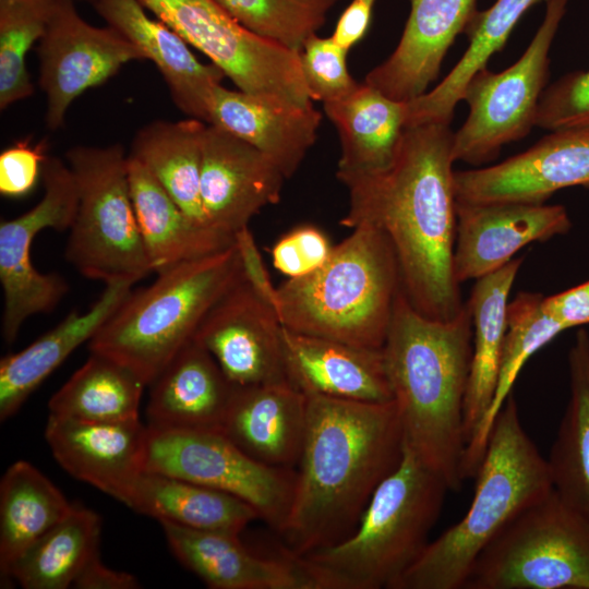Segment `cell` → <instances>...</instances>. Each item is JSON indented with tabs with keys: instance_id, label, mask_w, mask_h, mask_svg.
<instances>
[{
	"instance_id": "obj_41",
	"label": "cell",
	"mask_w": 589,
	"mask_h": 589,
	"mask_svg": "<svg viewBox=\"0 0 589 589\" xmlns=\"http://www.w3.org/2000/svg\"><path fill=\"white\" fill-rule=\"evenodd\" d=\"M348 50L332 37L312 35L300 51L301 70L312 101L323 104L339 99L351 92L358 82L347 67Z\"/></svg>"
},
{
	"instance_id": "obj_44",
	"label": "cell",
	"mask_w": 589,
	"mask_h": 589,
	"mask_svg": "<svg viewBox=\"0 0 589 589\" xmlns=\"http://www.w3.org/2000/svg\"><path fill=\"white\" fill-rule=\"evenodd\" d=\"M43 141L32 143L26 137L13 143L0 154V193L19 199L31 193L41 179L43 165L48 155Z\"/></svg>"
},
{
	"instance_id": "obj_47",
	"label": "cell",
	"mask_w": 589,
	"mask_h": 589,
	"mask_svg": "<svg viewBox=\"0 0 589 589\" xmlns=\"http://www.w3.org/2000/svg\"><path fill=\"white\" fill-rule=\"evenodd\" d=\"M376 0H351L338 19L332 38L349 50L365 35Z\"/></svg>"
},
{
	"instance_id": "obj_32",
	"label": "cell",
	"mask_w": 589,
	"mask_h": 589,
	"mask_svg": "<svg viewBox=\"0 0 589 589\" xmlns=\"http://www.w3.org/2000/svg\"><path fill=\"white\" fill-rule=\"evenodd\" d=\"M542 1L546 0H496L486 10L477 11L465 31L469 45L460 60L432 91L406 103V127L450 124L470 79L504 47L522 15Z\"/></svg>"
},
{
	"instance_id": "obj_27",
	"label": "cell",
	"mask_w": 589,
	"mask_h": 589,
	"mask_svg": "<svg viewBox=\"0 0 589 589\" xmlns=\"http://www.w3.org/2000/svg\"><path fill=\"white\" fill-rule=\"evenodd\" d=\"M131 197L153 273L204 257L236 243V237L191 219L137 159L128 156Z\"/></svg>"
},
{
	"instance_id": "obj_8",
	"label": "cell",
	"mask_w": 589,
	"mask_h": 589,
	"mask_svg": "<svg viewBox=\"0 0 589 589\" xmlns=\"http://www.w3.org/2000/svg\"><path fill=\"white\" fill-rule=\"evenodd\" d=\"M65 158L79 191L67 261L83 276L105 285H134L153 272L131 197L123 147L75 146Z\"/></svg>"
},
{
	"instance_id": "obj_6",
	"label": "cell",
	"mask_w": 589,
	"mask_h": 589,
	"mask_svg": "<svg viewBox=\"0 0 589 589\" xmlns=\"http://www.w3.org/2000/svg\"><path fill=\"white\" fill-rule=\"evenodd\" d=\"M352 230L321 267L278 286L275 308L291 332L382 349L401 288L399 267L382 231Z\"/></svg>"
},
{
	"instance_id": "obj_18",
	"label": "cell",
	"mask_w": 589,
	"mask_h": 589,
	"mask_svg": "<svg viewBox=\"0 0 589 589\" xmlns=\"http://www.w3.org/2000/svg\"><path fill=\"white\" fill-rule=\"evenodd\" d=\"M453 272L458 284L489 275L525 245L566 235L572 220L563 205L457 201Z\"/></svg>"
},
{
	"instance_id": "obj_48",
	"label": "cell",
	"mask_w": 589,
	"mask_h": 589,
	"mask_svg": "<svg viewBox=\"0 0 589 589\" xmlns=\"http://www.w3.org/2000/svg\"><path fill=\"white\" fill-rule=\"evenodd\" d=\"M77 589H135L140 582L132 574L105 566L99 553L85 565L73 582Z\"/></svg>"
},
{
	"instance_id": "obj_1",
	"label": "cell",
	"mask_w": 589,
	"mask_h": 589,
	"mask_svg": "<svg viewBox=\"0 0 589 589\" xmlns=\"http://www.w3.org/2000/svg\"><path fill=\"white\" fill-rule=\"evenodd\" d=\"M453 134L449 124L407 127L389 167L339 179L349 192L340 225L382 231L395 252L408 301L437 321L454 318L465 305L453 272L457 232Z\"/></svg>"
},
{
	"instance_id": "obj_31",
	"label": "cell",
	"mask_w": 589,
	"mask_h": 589,
	"mask_svg": "<svg viewBox=\"0 0 589 589\" xmlns=\"http://www.w3.org/2000/svg\"><path fill=\"white\" fill-rule=\"evenodd\" d=\"M129 507L159 522L236 536L260 518L253 506L235 495L148 471L140 477Z\"/></svg>"
},
{
	"instance_id": "obj_33",
	"label": "cell",
	"mask_w": 589,
	"mask_h": 589,
	"mask_svg": "<svg viewBox=\"0 0 589 589\" xmlns=\"http://www.w3.org/2000/svg\"><path fill=\"white\" fill-rule=\"evenodd\" d=\"M570 396L546 459L552 488L589 524V333L579 329L568 352Z\"/></svg>"
},
{
	"instance_id": "obj_12",
	"label": "cell",
	"mask_w": 589,
	"mask_h": 589,
	"mask_svg": "<svg viewBox=\"0 0 589 589\" xmlns=\"http://www.w3.org/2000/svg\"><path fill=\"white\" fill-rule=\"evenodd\" d=\"M147 429L145 471L235 495L279 532L290 507L294 471L259 462L219 430Z\"/></svg>"
},
{
	"instance_id": "obj_26",
	"label": "cell",
	"mask_w": 589,
	"mask_h": 589,
	"mask_svg": "<svg viewBox=\"0 0 589 589\" xmlns=\"http://www.w3.org/2000/svg\"><path fill=\"white\" fill-rule=\"evenodd\" d=\"M149 387L147 426L220 430L237 386L213 356L192 339Z\"/></svg>"
},
{
	"instance_id": "obj_5",
	"label": "cell",
	"mask_w": 589,
	"mask_h": 589,
	"mask_svg": "<svg viewBox=\"0 0 589 589\" xmlns=\"http://www.w3.org/2000/svg\"><path fill=\"white\" fill-rule=\"evenodd\" d=\"M447 491L445 480L406 444L353 532L298 558L317 589H393L428 545Z\"/></svg>"
},
{
	"instance_id": "obj_29",
	"label": "cell",
	"mask_w": 589,
	"mask_h": 589,
	"mask_svg": "<svg viewBox=\"0 0 589 589\" xmlns=\"http://www.w3.org/2000/svg\"><path fill=\"white\" fill-rule=\"evenodd\" d=\"M323 108L340 141L338 180L389 167L406 128V103L363 82L344 97L323 104Z\"/></svg>"
},
{
	"instance_id": "obj_4",
	"label": "cell",
	"mask_w": 589,
	"mask_h": 589,
	"mask_svg": "<svg viewBox=\"0 0 589 589\" xmlns=\"http://www.w3.org/2000/svg\"><path fill=\"white\" fill-rule=\"evenodd\" d=\"M465 516L430 541L393 589H464L481 552L552 488L546 458L522 428L510 393L489 435Z\"/></svg>"
},
{
	"instance_id": "obj_16",
	"label": "cell",
	"mask_w": 589,
	"mask_h": 589,
	"mask_svg": "<svg viewBox=\"0 0 589 589\" xmlns=\"http://www.w3.org/2000/svg\"><path fill=\"white\" fill-rule=\"evenodd\" d=\"M457 201L544 203L570 187L589 189V128L551 131L500 164L454 172Z\"/></svg>"
},
{
	"instance_id": "obj_38",
	"label": "cell",
	"mask_w": 589,
	"mask_h": 589,
	"mask_svg": "<svg viewBox=\"0 0 589 589\" xmlns=\"http://www.w3.org/2000/svg\"><path fill=\"white\" fill-rule=\"evenodd\" d=\"M145 386L129 368L91 352L86 362L49 399V414L96 422L137 420Z\"/></svg>"
},
{
	"instance_id": "obj_10",
	"label": "cell",
	"mask_w": 589,
	"mask_h": 589,
	"mask_svg": "<svg viewBox=\"0 0 589 589\" xmlns=\"http://www.w3.org/2000/svg\"><path fill=\"white\" fill-rule=\"evenodd\" d=\"M139 1L203 52L238 89L284 106L313 104L300 51L251 32L216 0Z\"/></svg>"
},
{
	"instance_id": "obj_28",
	"label": "cell",
	"mask_w": 589,
	"mask_h": 589,
	"mask_svg": "<svg viewBox=\"0 0 589 589\" xmlns=\"http://www.w3.org/2000/svg\"><path fill=\"white\" fill-rule=\"evenodd\" d=\"M132 284L106 285L84 312H70L56 327L0 361V419L17 412L29 395L83 342L89 341L132 290Z\"/></svg>"
},
{
	"instance_id": "obj_9",
	"label": "cell",
	"mask_w": 589,
	"mask_h": 589,
	"mask_svg": "<svg viewBox=\"0 0 589 589\" xmlns=\"http://www.w3.org/2000/svg\"><path fill=\"white\" fill-rule=\"evenodd\" d=\"M464 589H589V524L552 490L481 552Z\"/></svg>"
},
{
	"instance_id": "obj_22",
	"label": "cell",
	"mask_w": 589,
	"mask_h": 589,
	"mask_svg": "<svg viewBox=\"0 0 589 589\" xmlns=\"http://www.w3.org/2000/svg\"><path fill=\"white\" fill-rule=\"evenodd\" d=\"M160 525L175 556L212 589H317L296 557L260 556L236 534Z\"/></svg>"
},
{
	"instance_id": "obj_14",
	"label": "cell",
	"mask_w": 589,
	"mask_h": 589,
	"mask_svg": "<svg viewBox=\"0 0 589 589\" xmlns=\"http://www.w3.org/2000/svg\"><path fill=\"white\" fill-rule=\"evenodd\" d=\"M37 55L49 130L63 124L70 105L84 92L104 84L125 63L144 59L119 31L87 23L73 0L57 1Z\"/></svg>"
},
{
	"instance_id": "obj_30",
	"label": "cell",
	"mask_w": 589,
	"mask_h": 589,
	"mask_svg": "<svg viewBox=\"0 0 589 589\" xmlns=\"http://www.w3.org/2000/svg\"><path fill=\"white\" fill-rule=\"evenodd\" d=\"M524 259L477 279L469 300L473 336L470 373L464 405L467 444L486 414L497 385L508 297Z\"/></svg>"
},
{
	"instance_id": "obj_46",
	"label": "cell",
	"mask_w": 589,
	"mask_h": 589,
	"mask_svg": "<svg viewBox=\"0 0 589 589\" xmlns=\"http://www.w3.org/2000/svg\"><path fill=\"white\" fill-rule=\"evenodd\" d=\"M236 242L241 254L245 278L275 305L277 287H274L269 278L249 227L236 233Z\"/></svg>"
},
{
	"instance_id": "obj_34",
	"label": "cell",
	"mask_w": 589,
	"mask_h": 589,
	"mask_svg": "<svg viewBox=\"0 0 589 589\" xmlns=\"http://www.w3.org/2000/svg\"><path fill=\"white\" fill-rule=\"evenodd\" d=\"M206 125L195 118L176 122L156 120L137 131L130 153L149 170L183 212L203 226H209L201 199Z\"/></svg>"
},
{
	"instance_id": "obj_7",
	"label": "cell",
	"mask_w": 589,
	"mask_h": 589,
	"mask_svg": "<svg viewBox=\"0 0 589 589\" xmlns=\"http://www.w3.org/2000/svg\"><path fill=\"white\" fill-rule=\"evenodd\" d=\"M243 275L237 242L163 271L149 286L129 292L88 348L129 368L149 386Z\"/></svg>"
},
{
	"instance_id": "obj_11",
	"label": "cell",
	"mask_w": 589,
	"mask_h": 589,
	"mask_svg": "<svg viewBox=\"0 0 589 589\" xmlns=\"http://www.w3.org/2000/svg\"><path fill=\"white\" fill-rule=\"evenodd\" d=\"M568 0H546L545 14L526 51L509 68H486L468 82L462 100L469 113L453 134L454 160L481 165L536 127L538 106L549 77L550 49L567 11Z\"/></svg>"
},
{
	"instance_id": "obj_24",
	"label": "cell",
	"mask_w": 589,
	"mask_h": 589,
	"mask_svg": "<svg viewBox=\"0 0 589 589\" xmlns=\"http://www.w3.org/2000/svg\"><path fill=\"white\" fill-rule=\"evenodd\" d=\"M290 381L304 394L383 404L393 401L382 349L304 335L284 327Z\"/></svg>"
},
{
	"instance_id": "obj_20",
	"label": "cell",
	"mask_w": 589,
	"mask_h": 589,
	"mask_svg": "<svg viewBox=\"0 0 589 589\" xmlns=\"http://www.w3.org/2000/svg\"><path fill=\"white\" fill-rule=\"evenodd\" d=\"M477 11V0H410L398 45L366 74L364 83L397 101L420 97L437 77L447 50Z\"/></svg>"
},
{
	"instance_id": "obj_40",
	"label": "cell",
	"mask_w": 589,
	"mask_h": 589,
	"mask_svg": "<svg viewBox=\"0 0 589 589\" xmlns=\"http://www.w3.org/2000/svg\"><path fill=\"white\" fill-rule=\"evenodd\" d=\"M251 32L301 51L340 0H216Z\"/></svg>"
},
{
	"instance_id": "obj_43",
	"label": "cell",
	"mask_w": 589,
	"mask_h": 589,
	"mask_svg": "<svg viewBox=\"0 0 589 589\" xmlns=\"http://www.w3.org/2000/svg\"><path fill=\"white\" fill-rule=\"evenodd\" d=\"M333 248L322 229L310 224L299 225L274 243L271 250L272 263L288 278H296L321 267Z\"/></svg>"
},
{
	"instance_id": "obj_42",
	"label": "cell",
	"mask_w": 589,
	"mask_h": 589,
	"mask_svg": "<svg viewBox=\"0 0 589 589\" xmlns=\"http://www.w3.org/2000/svg\"><path fill=\"white\" fill-rule=\"evenodd\" d=\"M536 127L550 132L589 128V70L568 73L544 89Z\"/></svg>"
},
{
	"instance_id": "obj_3",
	"label": "cell",
	"mask_w": 589,
	"mask_h": 589,
	"mask_svg": "<svg viewBox=\"0 0 589 589\" xmlns=\"http://www.w3.org/2000/svg\"><path fill=\"white\" fill-rule=\"evenodd\" d=\"M473 326L467 303L448 321L429 318L397 293L382 351L405 444L450 491L466 481L464 405Z\"/></svg>"
},
{
	"instance_id": "obj_25",
	"label": "cell",
	"mask_w": 589,
	"mask_h": 589,
	"mask_svg": "<svg viewBox=\"0 0 589 589\" xmlns=\"http://www.w3.org/2000/svg\"><path fill=\"white\" fill-rule=\"evenodd\" d=\"M321 121L322 113L313 104L284 106L218 85L211 99L207 124L251 144L289 179L314 145Z\"/></svg>"
},
{
	"instance_id": "obj_21",
	"label": "cell",
	"mask_w": 589,
	"mask_h": 589,
	"mask_svg": "<svg viewBox=\"0 0 589 589\" xmlns=\"http://www.w3.org/2000/svg\"><path fill=\"white\" fill-rule=\"evenodd\" d=\"M107 25L123 34L159 70L176 106L207 123L209 104L225 73L200 62L189 44L160 20L147 15L139 0H92Z\"/></svg>"
},
{
	"instance_id": "obj_45",
	"label": "cell",
	"mask_w": 589,
	"mask_h": 589,
	"mask_svg": "<svg viewBox=\"0 0 589 589\" xmlns=\"http://www.w3.org/2000/svg\"><path fill=\"white\" fill-rule=\"evenodd\" d=\"M542 304L544 311L566 330L589 325V280L544 297Z\"/></svg>"
},
{
	"instance_id": "obj_36",
	"label": "cell",
	"mask_w": 589,
	"mask_h": 589,
	"mask_svg": "<svg viewBox=\"0 0 589 589\" xmlns=\"http://www.w3.org/2000/svg\"><path fill=\"white\" fill-rule=\"evenodd\" d=\"M544 296L539 292H518L508 302L506 333L497 385L492 404L466 447L462 462L465 479L474 478L484 455L492 424L513 389L527 360L566 330L543 309Z\"/></svg>"
},
{
	"instance_id": "obj_17",
	"label": "cell",
	"mask_w": 589,
	"mask_h": 589,
	"mask_svg": "<svg viewBox=\"0 0 589 589\" xmlns=\"http://www.w3.org/2000/svg\"><path fill=\"white\" fill-rule=\"evenodd\" d=\"M285 180L264 153L216 125H206L201 199L211 227L236 237L264 207L279 202Z\"/></svg>"
},
{
	"instance_id": "obj_19",
	"label": "cell",
	"mask_w": 589,
	"mask_h": 589,
	"mask_svg": "<svg viewBox=\"0 0 589 589\" xmlns=\"http://www.w3.org/2000/svg\"><path fill=\"white\" fill-rule=\"evenodd\" d=\"M147 426L140 420L96 422L48 416L45 438L75 479L130 505L145 471Z\"/></svg>"
},
{
	"instance_id": "obj_13",
	"label": "cell",
	"mask_w": 589,
	"mask_h": 589,
	"mask_svg": "<svg viewBox=\"0 0 589 589\" xmlns=\"http://www.w3.org/2000/svg\"><path fill=\"white\" fill-rule=\"evenodd\" d=\"M41 180L43 199L28 212L0 224L1 332L8 344L15 340L29 316L51 312L69 289L60 275L35 268L31 248L43 229L71 228L79 204L77 185L69 165L53 156L44 161Z\"/></svg>"
},
{
	"instance_id": "obj_35",
	"label": "cell",
	"mask_w": 589,
	"mask_h": 589,
	"mask_svg": "<svg viewBox=\"0 0 589 589\" xmlns=\"http://www.w3.org/2000/svg\"><path fill=\"white\" fill-rule=\"evenodd\" d=\"M60 490L35 466L13 462L0 482V572L73 509Z\"/></svg>"
},
{
	"instance_id": "obj_15",
	"label": "cell",
	"mask_w": 589,
	"mask_h": 589,
	"mask_svg": "<svg viewBox=\"0 0 589 589\" xmlns=\"http://www.w3.org/2000/svg\"><path fill=\"white\" fill-rule=\"evenodd\" d=\"M193 340L236 386L290 381L275 305L243 275L209 309Z\"/></svg>"
},
{
	"instance_id": "obj_23",
	"label": "cell",
	"mask_w": 589,
	"mask_h": 589,
	"mask_svg": "<svg viewBox=\"0 0 589 589\" xmlns=\"http://www.w3.org/2000/svg\"><path fill=\"white\" fill-rule=\"evenodd\" d=\"M306 423V396L291 381L237 386L220 430L266 466L298 464Z\"/></svg>"
},
{
	"instance_id": "obj_2",
	"label": "cell",
	"mask_w": 589,
	"mask_h": 589,
	"mask_svg": "<svg viewBox=\"0 0 589 589\" xmlns=\"http://www.w3.org/2000/svg\"><path fill=\"white\" fill-rule=\"evenodd\" d=\"M306 396V423L283 553L301 557L332 546L357 527L377 486L398 467L404 431L393 401Z\"/></svg>"
},
{
	"instance_id": "obj_37",
	"label": "cell",
	"mask_w": 589,
	"mask_h": 589,
	"mask_svg": "<svg viewBox=\"0 0 589 589\" xmlns=\"http://www.w3.org/2000/svg\"><path fill=\"white\" fill-rule=\"evenodd\" d=\"M101 520L95 512L74 505L71 513L45 533L9 567L4 579L25 589H67L99 553Z\"/></svg>"
},
{
	"instance_id": "obj_39",
	"label": "cell",
	"mask_w": 589,
	"mask_h": 589,
	"mask_svg": "<svg viewBox=\"0 0 589 589\" xmlns=\"http://www.w3.org/2000/svg\"><path fill=\"white\" fill-rule=\"evenodd\" d=\"M58 0H0V109L34 93L26 56L47 28Z\"/></svg>"
}]
</instances>
